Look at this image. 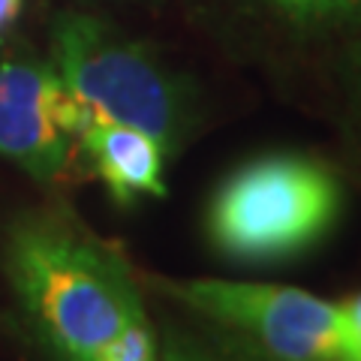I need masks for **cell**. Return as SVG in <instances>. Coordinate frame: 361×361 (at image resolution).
<instances>
[{
	"label": "cell",
	"instance_id": "obj_2",
	"mask_svg": "<svg viewBox=\"0 0 361 361\" xmlns=\"http://www.w3.org/2000/svg\"><path fill=\"white\" fill-rule=\"evenodd\" d=\"M49 61L78 106L148 133L178 157L202 123V97L154 45L130 37L87 9H63L51 21Z\"/></svg>",
	"mask_w": 361,
	"mask_h": 361
},
{
	"label": "cell",
	"instance_id": "obj_5",
	"mask_svg": "<svg viewBox=\"0 0 361 361\" xmlns=\"http://www.w3.org/2000/svg\"><path fill=\"white\" fill-rule=\"evenodd\" d=\"M94 115L78 106L54 73L21 42H0V157L42 190H63L78 169V135Z\"/></svg>",
	"mask_w": 361,
	"mask_h": 361
},
{
	"label": "cell",
	"instance_id": "obj_7",
	"mask_svg": "<svg viewBox=\"0 0 361 361\" xmlns=\"http://www.w3.org/2000/svg\"><path fill=\"white\" fill-rule=\"evenodd\" d=\"M160 337V361H274L238 337L202 322V329L166 322Z\"/></svg>",
	"mask_w": 361,
	"mask_h": 361
},
{
	"label": "cell",
	"instance_id": "obj_8",
	"mask_svg": "<svg viewBox=\"0 0 361 361\" xmlns=\"http://www.w3.org/2000/svg\"><path fill=\"white\" fill-rule=\"evenodd\" d=\"M295 37H313L343 27L361 16V0H253Z\"/></svg>",
	"mask_w": 361,
	"mask_h": 361
},
{
	"label": "cell",
	"instance_id": "obj_10",
	"mask_svg": "<svg viewBox=\"0 0 361 361\" xmlns=\"http://www.w3.org/2000/svg\"><path fill=\"white\" fill-rule=\"evenodd\" d=\"M343 322V341H346V361H361V292H353L343 301H337Z\"/></svg>",
	"mask_w": 361,
	"mask_h": 361
},
{
	"label": "cell",
	"instance_id": "obj_9",
	"mask_svg": "<svg viewBox=\"0 0 361 361\" xmlns=\"http://www.w3.org/2000/svg\"><path fill=\"white\" fill-rule=\"evenodd\" d=\"M341 85H343V106H346V123L355 148L361 154V33L349 42L341 63Z\"/></svg>",
	"mask_w": 361,
	"mask_h": 361
},
{
	"label": "cell",
	"instance_id": "obj_6",
	"mask_svg": "<svg viewBox=\"0 0 361 361\" xmlns=\"http://www.w3.org/2000/svg\"><path fill=\"white\" fill-rule=\"evenodd\" d=\"M166 151L148 133L106 118H94L78 135L82 175L97 178L121 208L166 196Z\"/></svg>",
	"mask_w": 361,
	"mask_h": 361
},
{
	"label": "cell",
	"instance_id": "obj_12",
	"mask_svg": "<svg viewBox=\"0 0 361 361\" xmlns=\"http://www.w3.org/2000/svg\"><path fill=\"white\" fill-rule=\"evenodd\" d=\"M97 4H154V0H97Z\"/></svg>",
	"mask_w": 361,
	"mask_h": 361
},
{
	"label": "cell",
	"instance_id": "obj_1",
	"mask_svg": "<svg viewBox=\"0 0 361 361\" xmlns=\"http://www.w3.org/2000/svg\"><path fill=\"white\" fill-rule=\"evenodd\" d=\"M0 265L21 322L51 361H160L142 274L70 208L9 220Z\"/></svg>",
	"mask_w": 361,
	"mask_h": 361
},
{
	"label": "cell",
	"instance_id": "obj_3",
	"mask_svg": "<svg viewBox=\"0 0 361 361\" xmlns=\"http://www.w3.org/2000/svg\"><path fill=\"white\" fill-rule=\"evenodd\" d=\"M346 211L341 172L307 151L256 154L214 187L205 238L226 262L280 265L331 238Z\"/></svg>",
	"mask_w": 361,
	"mask_h": 361
},
{
	"label": "cell",
	"instance_id": "obj_4",
	"mask_svg": "<svg viewBox=\"0 0 361 361\" xmlns=\"http://www.w3.org/2000/svg\"><path fill=\"white\" fill-rule=\"evenodd\" d=\"M142 283L274 361H346L337 301L313 292L223 277L142 274Z\"/></svg>",
	"mask_w": 361,
	"mask_h": 361
},
{
	"label": "cell",
	"instance_id": "obj_11",
	"mask_svg": "<svg viewBox=\"0 0 361 361\" xmlns=\"http://www.w3.org/2000/svg\"><path fill=\"white\" fill-rule=\"evenodd\" d=\"M21 4L25 0H0V42L9 37V30L21 16Z\"/></svg>",
	"mask_w": 361,
	"mask_h": 361
}]
</instances>
